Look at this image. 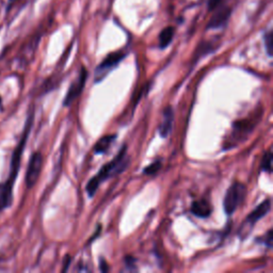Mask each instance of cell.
I'll use <instances>...</instances> for the list:
<instances>
[{
	"label": "cell",
	"mask_w": 273,
	"mask_h": 273,
	"mask_svg": "<svg viewBox=\"0 0 273 273\" xmlns=\"http://www.w3.org/2000/svg\"><path fill=\"white\" fill-rule=\"evenodd\" d=\"M161 166H162V163H161L160 160L154 161L153 163L150 164V166H147L146 168H144L143 172H144V174H146V175H153V174L157 173L158 171L160 170Z\"/></svg>",
	"instance_id": "obj_17"
},
{
	"label": "cell",
	"mask_w": 273,
	"mask_h": 273,
	"mask_svg": "<svg viewBox=\"0 0 273 273\" xmlns=\"http://www.w3.org/2000/svg\"><path fill=\"white\" fill-rule=\"evenodd\" d=\"M163 119L160 126H159V134L162 138H167V136L172 132L173 122H174V112L172 107L169 106L163 110Z\"/></svg>",
	"instance_id": "obj_11"
},
{
	"label": "cell",
	"mask_w": 273,
	"mask_h": 273,
	"mask_svg": "<svg viewBox=\"0 0 273 273\" xmlns=\"http://www.w3.org/2000/svg\"><path fill=\"white\" fill-rule=\"evenodd\" d=\"M174 34H175L174 27L169 26L162 29L160 34H159V47L161 49L167 48L169 45L172 43Z\"/></svg>",
	"instance_id": "obj_13"
},
{
	"label": "cell",
	"mask_w": 273,
	"mask_h": 273,
	"mask_svg": "<svg viewBox=\"0 0 273 273\" xmlns=\"http://www.w3.org/2000/svg\"><path fill=\"white\" fill-rule=\"evenodd\" d=\"M224 1H225V0H208V2H207L208 11H209V12H213L214 10L219 8L221 4H223Z\"/></svg>",
	"instance_id": "obj_19"
},
{
	"label": "cell",
	"mask_w": 273,
	"mask_h": 273,
	"mask_svg": "<svg viewBox=\"0 0 273 273\" xmlns=\"http://www.w3.org/2000/svg\"><path fill=\"white\" fill-rule=\"evenodd\" d=\"M271 210V201L270 198L266 200L264 202H261L257 207H256L253 212L250 214L247 219L244 220L243 224H242V231L240 232V235L242 234L243 232H246V235L251 232L252 227L255 225V223H257V221H259L261 218H264L265 215L268 214Z\"/></svg>",
	"instance_id": "obj_8"
},
{
	"label": "cell",
	"mask_w": 273,
	"mask_h": 273,
	"mask_svg": "<svg viewBox=\"0 0 273 273\" xmlns=\"http://www.w3.org/2000/svg\"><path fill=\"white\" fill-rule=\"evenodd\" d=\"M125 57L126 53L124 51H115V53L109 54L106 58L102 60L101 63L96 68L95 73V82H99L106 77V75L113 68L117 67V64L121 62Z\"/></svg>",
	"instance_id": "obj_5"
},
{
	"label": "cell",
	"mask_w": 273,
	"mask_h": 273,
	"mask_svg": "<svg viewBox=\"0 0 273 273\" xmlns=\"http://www.w3.org/2000/svg\"><path fill=\"white\" fill-rule=\"evenodd\" d=\"M232 8L226 4H221L219 8L214 10V14L210 17L208 24L206 26L207 30H214L220 29V28L224 27L227 21H229L230 17L232 15Z\"/></svg>",
	"instance_id": "obj_9"
},
{
	"label": "cell",
	"mask_w": 273,
	"mask_h": 273,
	"mask_svg": "<svg viewBox=\"0 0 273 273\" xmlns=\"http://www.w3.org/2000/svg\"><path fill=\"white\" fill-rule=\"evenodd\" d=\"M99 263H100V270L102 271V272H107L108 270H109V267L107 266V263H106V260L104 259V258H100V260H99Z\"/></svg>",
	"instance_id": "obj_20"
},
{
	"label": "cell",
	"mask_w": 273,
	"mask_h": 273,
	"mask_svg": "<svg viewBox=\"0 0 273 273\" xmlns=\"http://www.w3.org/2000/svg\"><path fill=\"white\" fill-rule=\"evenodd\" d=\"M264 42H265V47H266L267 54H268L269 57H272V53H273V32H272V30L265 33Z\"/></svg>",
	"instance_id": "obj_16"
},
{
	"label": "cell",
	"mask_w": 273,
	"mask_h": 273,
	"mask_svg": "<svg viewBox=\"0 0 273 273\" xmlns=\"http://www.w3.org/2000/svg\"><path fill=\"white\" fill-rule=\"evenodd\" d=\"M33 118H34V113L31 110V112H29V115H28V117L26 119L25 128H24V132H22L21 138L12 153V158H11V164H10V173L8 178L0 185V212L11 207V205L13 203V188H14L15 180L17 178V175H19L20 172L22 153L25 151L26 143L31 132Z\"/></svg>",
	"instance_id": "obj_1"
},
{
	"label": "cell",
	"mask_w": 273,
	"mask_h": 273,
	"mask_svg": "<svg viewBox=\"0 0 273 273\" xmlns=\"http://www.w3.org/2000/svg\"><path fill=\"white\" fill-rule=\"evenodd\" d=\"M247 192V186L242 183L236 181V183L231 185L225 193L223 200L224 212L227 214H234L237 208L240 206V204L243 202L244 198H246Z\"/></svg>",
	"instance_id": "obj_4"
},
{
	"label": "cell",
	"mask_w": 273,
	"mask_h": 273,
	"mask_svg": "<svg viewBox=\"0 0 273 273\" xmlns=\"http://www.w3.org/2000/svg\"><path fill=\"white\" fill-rule=\"evenodd\" d=\"M215 49L214 47V42H202L200 45H198L195 54V62L198 61V59L202 58L203 56H206L207 54L213 53V51Z\"/></svg>",
	"instance_id": "obj_14"
},
{
	"label": "cell",
	"mask_w": 273,
	"mask_h": 273,
	"mask_svg": "<svg viewBox=\"0 0 273 273\" xmlns=\"http://www.w3.org/2000/svg\"><path fill=\"white\" fill-rule=\"evenodd\" d=\"M117 135H107L99 139L94 146V153L95 154H106L108 150L110 149L111 144L116 141Z\"/></svg>",
	"instance_id": "obj_12"
},
{
	"label": "cell",
	"mask_w": 273,
	"mask_h": 273,
	"mask_svg": "<svg viewBox=\"0 0 273 273\" xmlns=\"http://www.w3.org/2000/svg\"><path fill=\"white\" fill-rule=\"evenodd\" d=\"M0 105H1V98H0Z\"/></svg>",
	"instance_id": "obj_22"
},
{
	"label": "cell",
	"mask_w": 273,
	"mask_h": 273,
	"mask_svg": "<svg viewBox=\"0 0 273 273\" xmlns=\"http://www.w3.org/2000/svg\"><path fill=\"white\" fill-rule=\"evenodd\" d=\"M261 171L267 173H271L272 171V154L271 151H268L265 153V155L263 157V160H261Z\"/></svg>",
	"instance_id": "obj_15"
},
{
	"label": "cell",
	"mask_w": 273,
	"mask_h": 273,
	"mask_svg": "<svg viewBox=\"0 0 273 273\" xmlns=\"http://www.w3.org/2000/svg\"><path fill=\"white\" fill-rule=\"evenodd\" d=\"M190 210L193 214L198 218H208L213 213V206L206 198H201V200L192 203Z\"/></svg>",
	"instance_id": "obj_10"
},
{
	"label": "cell",
	"mask_w": 273,
	"mask_h": 273,
	"mask_svg": "<svg viewBox=\"0 0 273 273\" xmlns=\"http://www.w3.org/2000/svg\"><path fill=\"white\" fill-rule=\"evenodd\" d=\"M43 167V156L39 152H34L30 159L29 163H28L27 172H26V186L28 189H31L37 184V181L39 177Z\"/></svg>",
	"instance_id": "obj_6"
},
{
	"label": "cell",
	"mask_w": 273,
	"mask_h": 273,
	"mask_svg": "<svg viewBox=\"0 0 273 273\" xmlns=\"http://www.w3.org/2000/svg\"><path fill=\"white\" fill-rule=\"evenodd\" d=\"M126 152L127 146L124 145L121 151L117 153V155L113 158L111 161L106 163L105 166H102L99 170V172L89 180V183L85 186V191H87L90 197L94 196L101 183H104L105 180L109 179L110 177H113V176L122 173L123 171L126 169L129 163V158L127 157Z\"/></svg>",
	"instance_id": "obj_2"
},
{
	"label": "cell",
	"mask_w": 273,
	"mask_h": 273,
	"mask_svg": "<svg viewBox=\"0 0 273 273\" xmlns=\"http://www.w3.org/2000/svg\"><path fill=\"white\" fill-rule=\"evenodd\" d=\"M88 76H89V73H88L87 68L81 67L78 77L72 82L71 87H70V89H68L67 93L65 95V98L63 100V105L65 107L71 106L74 102V100L77 99L79 96H80V94L82 93V91L84 89L85 82H87V80H88Z\"/></svg>",
	"instance_id": "obj_7"
},
{
	"label": "cell",
	"mask_w": 273,
	"mask_h": 273,
	"mask_svg": "<svg viewBox=\"0 0 273 273\" xmlns=\"http://www.w3.org/2000/svg\"><path fill=\"white\" fill-rule=\"evenodd\" d=\"M261 111L255 112V115L251 117H247L240 119V121H237L233 125V133L231 135V138L229 143H225L227 145V149H230V145L233 144V146H235L236 144L240 143L243 140H246L247 136L251 134L254 128L256 127V125L258 124L261 117Z\"/></svg>",
	"instance_id": "obj_3"
},
{
	"label": "cell",
	"mask_w": 273,
	"mask_h": 273,
	"mask_svg": "<svg viewBox=\"0 0 273 273\" xmlns=\"http://www.w3.org/2000/svg\"><path fill=\"white\" fill-rule=\"evenodd\" d=\"M65 260H66V261H65V264H64V268H63V270H62V271H63V272H65V271L67 270V268H68V267H70L71 260H72L71 256H70V255H67V256H66V258H65Z\"/></svg>",
	"instance_id": "obj_21"
},
{
	"label": "cell",
	"mask_w": 273,
	"mask_h": 273,
	"mask_svg": "<svg viewBox=\"0 0 273 273\" xmlns=\"http://www.w3.org/2000/svg\"><path fill=\"white\" fill-rule=\"evenodd\" d=\"M272 233H273V231L270 229L268 232H267V234L265 236L257 238V242L265 244V246H267L269 249L272 248V240H273Z\"/></svg>",
	"instance_id": "obj_18"
}]
</instances>
